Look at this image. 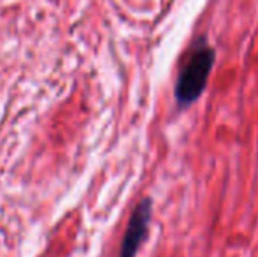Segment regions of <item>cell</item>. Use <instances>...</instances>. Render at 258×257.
<instances>
[{
	"label": "cell",
	"instance_id": "1",
	"mask_svg": "<svg viewBox=\"0 0 258 257\" xmlns=\"http://www.w3.org/2000/svg\"><path fill=\"white\" fill-rule=\"evenodd\" d=\"M214 62H216V52L207 44H201L188 57L174 88V99L177 106L188 108L195 100H199L207 86Z\"/></svg>",
	"mask_w": 258,
	"mask_h": 257
},
{
	"label": "cell",
	"instance_id": "2",
	"mask_svg": "<svg viewBox=\"0 0 258 257\" xmlns=\"http://www.w3.org/2000/svg\"><path fill=\"white\" fill-rule=\"evenodd\" d=\"M151 210H153V201L150 197L141 199L136 208L132 210V215H130L128 226H126L118 257L137 255L141 245H143V241L148 236V229H150V222H151Z\"/></svg>",
	"mask_w": 258,
	"mask_h": 257
}]
</instances>
